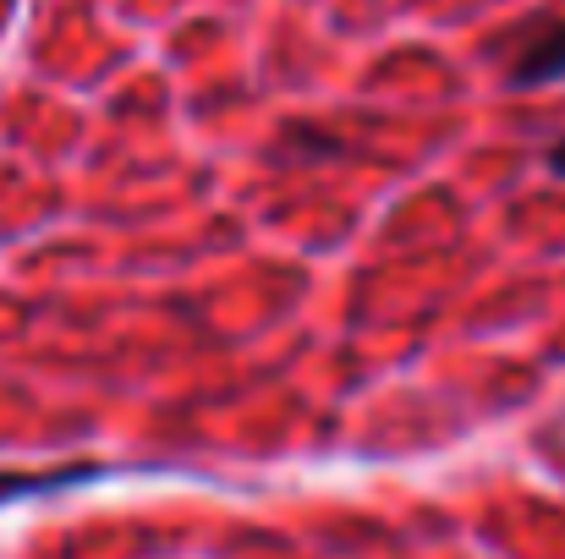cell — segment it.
Listing matches in <instances>:
<instances>
[{"label":"cell","instance_id":"obj_1","mask_svg":"<svg viewBox=\"0 0 565 559\" xmlns=\"http://www.w3.org/2000/svg\"><path fill=\"white\" fill-rule=\"evenodd\" d=\"M500 72L511 88H550L565 77V11H533L494 39Z\"/></svg>","mask_w":565,"mask_h":559},{"label":"cell","instance_id":"obj_2","mask_svg":"<svg viewBox=\"0 0 565 559\" xmlns=\"http://www.w3.org/2000/svg\"><path fill=\"white\" fill-rule=\"evenodd\" d=\"M550 171H555V176H565V138H561V143H550Z\"/></svg>","mask_w":565,"mask_h":559}]
</instances>
